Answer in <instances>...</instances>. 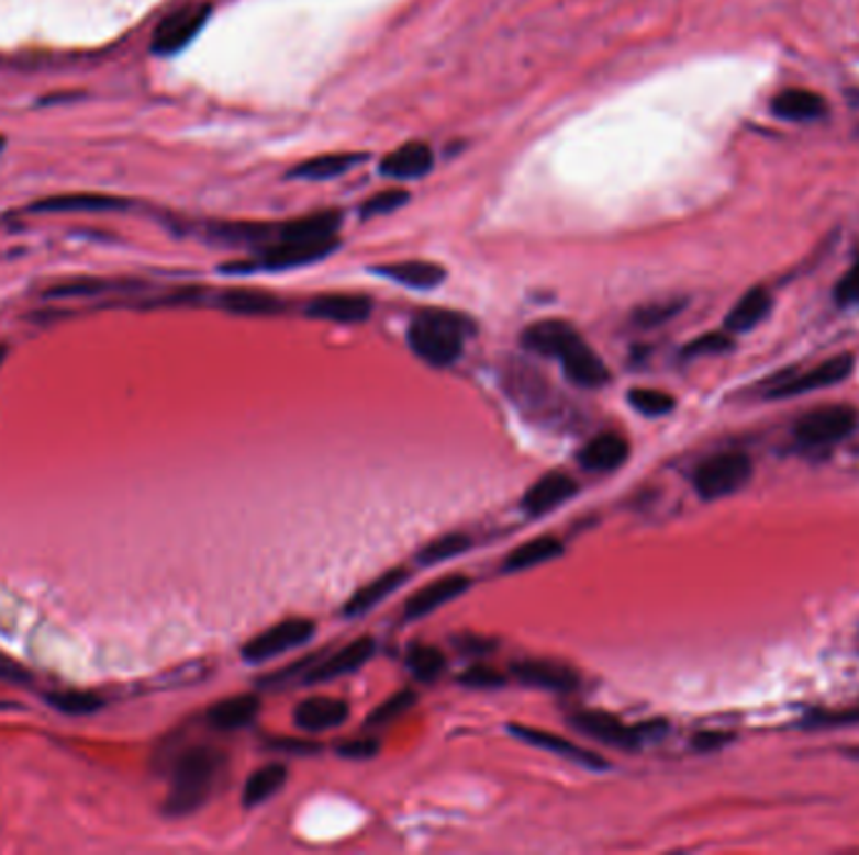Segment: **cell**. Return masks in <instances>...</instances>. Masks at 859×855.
Masks as SVG:
<instances>
[{
	"instance_id": "1",
	"label": "cell",
	"mask_w": 859,
	"mask_h": 855,
	"mask_svg": "<svg viewBox=\"0 0 859 855\" xmlns=\"http://www.w3.org/2000/svg\"><path fill=\"white\" fill-rule=\"evenodd\" d=\"M501 384L507 400L523 414L548 429H568L576 427L578 412L568 404L554 384L523 361H507L501 372Z\"/></svg>"
},
{
	"instance_id": "2",
	"label": "cell",
	"mask_w": 859,
	"mask_h": 855,
	"mask_svg": "<svg viewBox=\"0 0 859 855\" xmlns=\"http://www.w3.org/2000/svg\"><path fill=\"white\" fill-rule=\"evenodd\" d=\"M226 765L222 751L209 745H194L183 751L171 770V788L164 800L166 818H187L207 803Z\"/></svg>"
},
{
	"instance_id": "3",
	"label": "cell",
	"mask_w": 859,
	"mask_h": 855,
	"mask_svg": "<svg viewBox=\"0 0 859 855\" xmlns=\"http://www.w3.org/2000/svg\"><path fill=\"white\" fill-rule=\"evenodd\" d=\"M476 324L468 316L427 308L412 319L408 329L410 349L430 367H450L460 359L466 339L472 337Z\"/></svg>"
},
{
	"instance_id": "4",
	"label": "cell",
	"mask_w": 859,
	"mask_h": 855,
	"mask_svg": "<svg viewBox=\"0 0 859 855\" xmlns=\"http://www.w3.org/2000/svg\"><path fill=\"white\" fill-rule=\"evenodd\" d=\"M754 474V462L747 452L729 449V452H716L696 464L691 482H694L696 495L704 502L732 497L749 484Z\"/></svg>"
},
{
	"instance_id": "5",
	"label": "cell",
	"mask_w": 859,
	"mask_h": 855,
	"mask_svg": "<svg viewBox=\"0 0 859 855\" xmlns=\"http://www.w3.org/2000/svg\"><path fill=\"white\" fill-rule=\"evenodd\" d=\"M568 722L578 730V733L589 735L599 743H606L613 747H624V751H634V747L648 743V740H659L666 733L663 720L642 722V725H626L624 720L606 710H576Z\"/></svg>"
},
{
	"instance_id": "6",
	"label": "cell",
	"mask_w": 859,
	"mask_h": 855,
	"mask_svg": "<svg viewBox=\"0 0 859 855\" xmlns=\"http://www.w3.org/2000/svg\"><path fill=\"white\" fill-rule=\"evenodd\" d=\"M859 412L849 404H822L794 421L792 437L804 449H827L855 435Z\"/></svg>"
},
{
	"instance_id": "7",
	"label": "cell",
	"mask_w": 859,
	"mask_h": 855,
	"mask_svg": "<svg viewBox=\"0 0 859 855\" xmlns=\"http://www.w3.org/2000/svg\"><path fill=\"white\" fill-rule=\"evenodd\" d=\"M209 15H212V5L209 3H189L169 13L156 25L152 35V50L156 56H174V53L183 50L204 29Z\"/></svg>"
},
{
	"instance_id": "8",
	"label": "cell",
	"mask_w": 859,
	"mask_h": 855,
	"mask_svg": "<svg viewBox=\"0 0 859 855\" xmlns=\"http://www.w3.org/2000/svg\"><path fill=\"white\" fill-rule=\"evenodd\" d=\"M314 622L304 620V617H294V620H285L277 622L275 628H269L265 632H259L257 638L249 640L247 645L242 648V657L244 663L259 665L267 663V660L282 655L287 650L302 648L304 642L312 640L314 634Z\"/></svg>"
},
{
	"instance_id": "9",
	"label": "cell",
	"mask_w": 859,
	"mask_h": 855,
	"mask_svg": "<svg viewBox=\"0 0 859 855\" xmlns=\"http://www.w3.org/2000/svg\"><path fill=\"white\" fill-rule=\"evenodd\" d=\"M855 372V357L852 355H837L824 359L822 364L804 369L802 374H794L784 379V382H777L771 386L769 396L771 400H792V396H800L806 392H817V390H827V386H835L845 379L852 376Z\"/></svg>"
},
{
	"instance_id": "10",
	"label": "cell",
	"mask_w": 859,
	"mask_h": 855,
	"mask_svg": "<svg viewBox=\"0 0 859 855\" xmlns=\"http://www.w3.org/2000/svg\"><path fill=\"white\" fill-rule=\"evenodd\" d=\"M505 730L515 740H521V743H528L533 747H538V751H546L550 755L566 757V761H571L576 765H583V768H589V770H606L609 768V763L603 761L601 755L585 751V747L573 743V740L560 738L556 733H548V730L531 728V725H518V722H513V725H507Z\"/></svg>"
},
{
	"instance_id": "11",
	"label": "cell",
	"mask_w": 859,
	"mask_h": 855,
	"mask_svg": "<svg viewBox=\"0 0 859 855\" xmlns=\"http://www.w3.org/2000/svg\"><path fill=\"white\" fill-rule=\"evenodd\" d=\"M628 454L631 447L624 435H618V431H601V435H595L581 447L578 464H581L585 472L611 474L628 462Z\"/></svg>"
},
{
	"instance_id": "12",
	"label": "cell",
	"mask_w": 859,
	"mask_h": 855,
	"mask_svg": "<svg viewBox=\"0 0 859 855\" xmlns=\"http://www.w3.org/2000/svg\"><path fill=\"white\" fill-rule=\"evenodd\" d=\"M558 361L560 367H564V374L571 379L576 386H581V390H599V386L611 382L609 367L603 364V359L583 341V337L576 339L571 347L560 355Z\"/></svg>"
},
{
	"instance_id": "13",
	"label": "cell",
	"mask_w": 859,
	"mask_h": 855,
	"mask_svg": "<svg viewBox=\"0 0 859 855\" xmlns=\"http://www.w3.org/2000/svg\"><path fill=\"white\" fill-rule=\"evenodd\" d=\"M375 655V640L372 638H357L349 642V645L339 648L337 652H332L327 660H322L317 667H310L304 673V683L314 685V683H327L335 680V677L349 675L367 665Z\"/></svg>"
},
{
	"instance_id": "14",
	"label": "cell",
	"mask_w": 859,
	"mask_h": 855,
	"mask_svg": "<svg viewBox=\"0 0 859 855\" xmlns=\"http://www.w3.org/2000/svg\"><path fill=\"white\" fill-rule=\"evenodd\" d=\"M578 492V482L573 477H568L564 472H548L543 474L538 482H533L528 492L523 495V513L528 517H543L548 515L550 509H556L564 505V502L571 499Z\"/></svg>"
},
{
	"instance_id": "15",
	"label": "cell",
	"mask_w": 859,
	"mask_h": 855,
	"mask_svg": "<svg viewBox=\"0 0 859 855\" xmlns=\"http://www.w3.org/2000/svg\"><path fill=\"white\" fill-rule=\"evenodd\" d=\"M511 675L523 685L543 687L554 693H571L578 687V673L573 667L556 660H518L511 665Z\"/></svg>"
},
{
	"instance_id": "16",
	"label": "cell",
	"mask_w": 859,
	"mask_h": 855,
	"mask_svg": "<svg viewBox=\"0 0 859 855\" xmlns=\"http://www.w3.org/2000/svg\"><path fill=\"white\" fill-rule=\"evenodd\" d=\"M576 339H581V334L576 331V326L560 319H543L531 326H525L521 334L523 349H528L531 355L560 359V355L571 347Z\"/></svg>"
},
{
	"instance_id": "17",
	"label": "cell",
	"mask_w": 859,
	"mask_h": 855,
	"mask_svg": "<svg viewBox=\"0 0 859 855\" xmlns=\"http://www.w3.org/2000/svg\"><path fill=\"white\" fill-rule=\"evenodd\" d=\"M370 314L372 302L365 294H320L306 306V316L332 324H362Z\"/></svg>"
},
{
	"instance_id": "18",
	"label": "cell",
	"mask_w": 859,
	"mask_h": 855,
	"mask_svg": "<svg viewBox=\"0 0 859 855\" xmlns=\"http://www.w3.org/2000/svg\"><path fill=\"white\" fill-rule=\"evenodd\" d=\"M380 171L392 181L423 179L425 173L433 171V148L423 144V140L402 144L400 148H394L392 154L382 158Z\"/></svg>"
},
{
	"instance_id": "19",
	"label": "cell",
	"mask_w": 859,
	"mask_h": 855,
	"mask_svg": "<svg viewBox=\"0 0 859 855\" xmlns=\"http://www.w3.org/2000/svg\"><path fill=\"white\" fill-rule=\"evenodd\" d=\"M468 587L470 580L466 575H448L430 582L405 603V620H420V617L435 612L437 607L450 603V599H458Z\"/></svg>"
},
{
	"instance_id": "20",
	"label": "cell",
	"mask_w": 859,
	"mask_h": 855,
	"mask_svg": "<svg viewBox=\"0 0 859 855\" xmlns=\"http://www.w3.org/2000/svg\"><path fill=\"white\" fill-rule=\"evenodd\" d=\"M771 113L782 121L792 123H810L827 119L829 105L819 93L806 91V88H787L771 99Z\"/></svg>"
},
{
	"instance_id": "21",
	"label": "cell",
	"mask_w": 859,
	"mask_h": 855,
	"mask_svg": "<svg viewBox=\"0 0 859 855\" xmlns=\"http://www.w3.org/2000/svg\"><path fill=\"white\" fill-rule=\"evenodd\" d=\"M774 306V296L767 286H751L739 302H736L724 319V329L729 334H747L767 319Z\"/></svg>"
},
{
	"instance_id": "22",
	"label": "cell",
	"mask_w": 859,
	"mask_h": 855,
	"mask_svg": "<svg viewBox=\"0 0 859 855\" xmlns=\"http://www.w3.org/2000/svg\"><path fill=\"white\" fill-rule=\"evenodd\" d=\"M349 718V705L337 698H310L297 705L294 722L304 733H322V730L339 728Z\"/></svg>"
},
{
	"instance_id": "23",
	"label": "cell",
	"mask_w": 859,
	"mask_h": 855,
	"mask_svg": "<svg viewBox=\"0 0 859 855\" xmlns=\"http://www.w3.org/2000/svg\"><path fill=\"white\" fill-rule=\"evenodd\" d=\"M259 708L261 702L257 695H236V698H226L212 705L207 712V720L219 733H232V730L252 725L259 716Z\"/></svg>"
},
{
	"instance_id": "24",
	"label": "cell",
	"mask_w": 859,
	"mask_h": 855,
	"mask_svg": "<svg viewBox=\"0 0 859 855\" xmlns=\"http://www.w3.org/2000/svg\"><path fill=\"white\" fill-rule=\"evenodd\" d=\"M375 274L384 279L398 281L400 286L408 289H437L445 281V269L435 261H398V263H382L375 267Z\"/></svg>"
},
{
	"instance_id": "25",
	"label": "cell",
	"mask_w": 859,
	"mask_h": 855,
	"mask_svg": "<svg viewBox=\"0 0 859 855\" xmlns=\"http://www.w3.org/2000/svg\"><path fill=\"white\" fill-rule=\"evenodd\" d=\"M126 204L109 193H60V196L41 199L36 204L29 206V211H41V214H66V211H116L124 209Z\"/></svg>"
},
{
	"instance_id": "26",
	"label": "cell",
	"mask_w": 859,
	"mask_h": 855,
	"mask_svg": "<svg viewBox=\"0 0 859 855\" xmlns=\"http://www.w3.org/2000/svg\"><path fill=\"white\" fill-rule=\"evenodd\" d=\"M216 306L239 316H267L282 312V299L257 289H230L216 296Z\"/></svg>"
},
{
	"instance_id": "27",
	"label": "cell",
	"mask_w": 859,
	"mask_h": 855,
	"mask_svg": "<svg viewBox=\"0 0 859 855\" xmlns=\"http://www.w3.org/2000/svg\"><path fill=\"white\" fill-rule=\"evenodd\" d=\"M405 580H408V570H402V567L382 572V575L377 577V580H372L370 585L359 587L357 593L349 597V603L345 605V610H342V612H345V617L365 615L367 610H372V607L380 605L384 597L392 595L394 589H400L402 585H405Z\"/></svg>"
},
{
	"instance_id": "28",
	"label": "cell",
	"mask_w": 859,
	"mask_h": 855,
	"mask_svg": "<svg viewBox=\"0 0 859 855\" xmlns=\"http://www.w3.org/2000/svg\"><path fill=\"white\" fill-rule=\"evenodd\" d=\"M359 161H365L362 154H322L314 158H306V161L297 164L292 171H289V179H302V181H330L337 179V176L347 173L349 169H355Z\"/></svg>"
},
{
	"instance_id": "29",
	"label": "cell",
	"mask_w": 859,
	"mask_h": 855,
	"mask_svg": "<svg viewBox=\"0 0 859 855\" xmlns=\"http://www.w3.org/2000/svg\"><path fill=\"white\" fill-rule=\"evenodd\" d=\"M560 554H564V542L556 540L554 535H543L536 537V540L521 544V548H515L511 554H507L501 565V572L507 575V572H523V570L538 567L543 562L560 558Z\"/></svg>"
},
{
	"instance_id": "30",
	"label": "cell",
	"mask_w": 859,
	"mask_h": 855,
	"mask_svg": "<svg viewBox=\"0 0 859 855\" xmlns=\"http://www.w3.org/2000/svg\"><path fill=\"white\" fill-rule=\"evenodd\" d=\"M287 783V768L282 763H269L265 768L254 770L249 775V780L244 783L242 790V803L247 808L267 803L271 796H277L279 790L285 788Z\"/></svg>"
},
{
	"instance_id": "31",
	"label": "cell",
	"mask_w": 859,
	"mask_h": 855,
	"mask_svg": "<svg viewBox=\"0 0 859 855\" xmlns=\"http://www.w3.org/2000/svg\"><path fill=\"white\" fill-rule=\"evenodd\" d=\"M472 540L468 535L453 532V535H443L437 540L427 542L423 550L417 552V562L420 565H440V562H448L453 558H460L462 552L470 550Z\"/></svg>"
},
{
	"instance_id": "32",
	"label": "cell",
	"mask_w": 859,
	"mask_h": 855,
	"mask_svg": "<svg viewBox=\"0 0 859 855\" xmlns=\"http://www.w3.org/2000/svg\"><path fill=\"white\" fill-rule=\"evenodd\" d=\"M445 655L437 648L412 645L408 652V667L420 683H433L445 673Z\"/></svg>"
},
{
	"instance_id": "33",
	"label": "cell",
	"mask_w": 859,
	"mask_h": 855,
	"mask_svg": "<svg viewBox=\"0 0 859 855\" xmlns=\"http://www.w3.org/2000/svg\"><path fill=\"white\" fill-rule=\"evenodd\" d=\"M628 404L644 417H666L677 407V400L669 392L648 390V386H636L628 392Z\"/></svg>"
},
{
	"instance_id": "34",
	"label": "cell",
	"mask_w": 859,
	"mask_h": 855,
	"mask_svg": "<svg viewBox=\"0 0 859 855\" xmlns=\"http://www.w3.org/2000/svg\"><path fill=\"white\" fill-rule=\"evenodd\" d=\"M417 702V695L412 690H400L390 695L388 700H384L380 708H377L370 718H367V725L370 728H382V725H390V722L400 720L402 716H405L408 710L415 708Z\"/></svg>"
},
{
	"instance_id": "35",
	"label": "cell",
	"mask_w": 859,
	"mask_h": 855,
	"mask_svg": "<svg viewBox=\"0 0 859 855\" xmlns=\"http://www.w3.org/2000/svg\"><path fill=\"white\" fill-rule=\"evenodd\" d=\"M46 700L66 716H91V712L103 708V700L89 693H51Z\"/></svg>"
},
{
	"instance_id": "36",
	"label": "cell",
	"mask_w": 859,
	"mask_h": 855,
	"mask_svg": "<svg viewBox=\"0 0 859 855\" xmlns=\"http://www.w3.org/2000/svg\"><path fill=\"white\" fill-rule=\"evenodd\" d=\"M681 308H683L681 299H666V302L646 304L634 312V324L642 326V329H654V326H661L669 319H673Z\"/></svg>"
},
{
	"instance_id": "37",
	"label": "cell",
	"mask_w": 859,
	"mask_h": 855,
	"mask_svg": "<svg viewBox=\"0 0 859 855\" xmlns=\"http://www.w3.org/2000/svg\"><path fill=\"white\" fill-rule=\"evenodd\" d=\"M734 349V339L729 331H709L704 334V337H699L694 341H689L687 347H683L681 355L687 359H694V357H712V355H724V351H732Z\"/></svg>"
},
{
	"instance_id": "38",
	"label": "cell",
	"mask_w": 859,
	"mask_h": 855,
	"mask_svg": "<svg viewBox=\"0 0 859 855\" xmlns=\"http://www.w3.org/2000/svg\"><path fill=\"white\" fill-rule=\"evenodd\" d=\"M119 284H111V281H101V279H78V281H66V284H56L46 291L48 299H71V296H93V294H103V291L116 289Z\"/></svg>"
},
{
	"instance_id": "39",
	"label": "cell",
	"mask_w": 859,
	"mask_h": 855,
	"mask_svg": "<svg viewBox=\"0 0 859 855\" xmlns=\"http://www.w3.org/2000/svg\"><path fill=\"white\" fill-rule=\"evenodd\" d=\"M408 199H410V193L405 189H384L380 193H375L372 199L365 201L362 218L392 214V211H398L400 206H405Z\"/></svg>"
},
{
	"instance_id": "40",
	"label": "cell",
	"mask_w": 859,
	"mask_h": 855,
	"mask_svg": "<svg viewBox=\"0 0 859 855\" xmlns=\"http://www.w3.org/2000/svg\"><path fill=\"white\" fill-rule=\"evenodd\" d=\"M505 680H507V677L498 673V670L490 667V665H472L470 670H466V673L458 677L460 685L476 687V690H490V687H503Z\"/></svg>"
},
{
	"instance_id": "41",
	"label": "cell",
	"mask_w": 859,
	"mask_h": 855,
	"mask_svg": "<svg viewBox=\"0 0 859 855\" xmlns=\"http://www.w3.org/2000/svg\"><path fill=\"white\" fill-rule=\"evenodd\" d=\"M835 302L839 306H852L859 304V257L847 269V274L837 281L835 286Z\"/></svg>"
},
{
	"instance_id": "42",
	"label": "cell",
	"mask_w": 859,
	"mask_h": 855,
	"mask_svg": "<svg viewBox=\"0 0 859 855\" xmlns=\"http://www.w3.org/2000/svg\"><path fill=\"white\" fill-rule=\"evenodd\" d=\"M377 751H380V743H377L375 738H359L342 743L337 747V755L347 757V761H367V757H375Z\"/></svg>"
},
{
	"instance_id": "43",
	"label": "cell",
	"mask_w": 859,
	"mask_h": 855,
	"mask_svg": "<svg viewBox=\"0 0 859 855\" xmlns=\"http://www.w3.org/2000/svg\"><path fill=\"white\" fill-rule=\"evenodd\" d=\"M852 722H859V708L839 710V712H822V716L810 718L806 725L810 728H832V725H852Z\"/></svg>"
},
{
	"instance_id": "44",
	"label": "cell",
	"mask_w": 859,
	"mask_h": 855,
	"mask_svg": "<svg viewBox=\"0 0 859 855\" xmlns=\"http://www.w3.org/2000/svg\"><path fill=\"white\" fill-rule=\"evenodd\" d=\"M0 683L31 685V673L23 665L15 663V660L0 655Z\"/></svg>"
},
{
	"instance_id": "45",
	"label": "cell",
	"mask_w": 859,
	"mask_h": 855,
	"mask_svg": "<svg viewBox=\"0 0 859 855\" xmlns=\"http://www.w3.org/2000/svg\"><path fill=\"white\" fill-rule=\"evenodd\" d=\"M455 645H458V650L462 652V655L480 657V655H488V652L495 648V642L486 640V638H478V634H466V638L455 640Z\"/></svg>"
},
{
	"instance_id": "46",
	"label": "cell",
	"mask_w": 859,
	"mask_h": 855,
	"mask_svg": "<svg viewBox=\"0 0 859 855\" xmlns=\"http://www.w3.org/2000/svg\"><path fill=\"white\" fill-rule=\"evenodd\" d=\"M732 740H734L732 733H699L694 738V747L701 753H709V751H718V747L732 743Z\"/></svg>"
},
{
	"instance_id": "47",
	"label": "cell",
	"mask_w": 859,
	"mask_h": 855,
	"mask_svg": "<svg viewBox=\"0 0 859 855\" xmlns=\"http://www.w3.org/2000/svg\"><path fill=\"white\" fill-rule=\"evenodd\" d=\"M275 747H279V751H300L302 755L306 753H317L320 745H312V743H297V740H277V743H271Z\"/></svg>"
},
{
	"instance_id": "48",
	"label": "cell",
	"mask_w": 859,
	"mask_h": 855,
	"mask_svg": "<svg viewBox=\"0 0 859 855\" xmlns=\"http://www.w3.org/2000/svg\"><path fill=\"white\" fill-rule=\"evenodd\" d=\"M845 755H849V757H859V745H852V747H845Z\"/></svg>"
},
{
	"instance_id": "49",
	"label": "cell",
	"mask_w": 859,
	"mask_h": 855,
	"mask_svg": "<svg viewBox=\"0 0 859 855\" xmlns=\"http://www.w3.org/2000/svg\"><path fill=\"white\" fill-rule=\"evenodd\" d=\"M5 355H8V347H5V344H0V364H3Z\"/></svg>"
},
{
	"instance_id": "50",
	"label": "cell",
	"mask_w": 859,
	"mask_h": 855,
	"mask_svg": "<svg viewBox=\"0 0 859 855\" xmlns=\"http://www.w3.org/2000/svg\"><path fill=\"white\" fill-rule=\"evenodd\" d=\"M3 146H5V138H3V136H0V151H3Z\"/></svg>"
}]
</instances>
